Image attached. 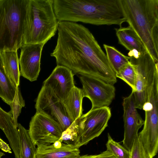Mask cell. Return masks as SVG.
<instances>
[{"mask_svg": "<svg viewBox=\"0 0 158 158\" xmlns=\"http://www.w3.org/2000/svg\"><path fill=\"white\" fill-rule=\"evenodd\" d=\"M118 78L129 85L134 91L135 90L136 73L135 65L130 62L115 74Z\"/></svg>", "mask_w": 158, "mask_h": 158, "instance_id": "603a6c76", "label": "cell"}, {"mask_svg": "<svg viewBox=\"0 0 158 158\" xmlns=\"http://www.w3.org/2000/svg\"><path fill=\"white\" fill-rule=\"evenodd\" d=\"M9 105L11 108L9 112L12 116L13 123L15 127L17 128L18 126V118L21 113L22 108L25 106V102L19 89V86L16 87L13 101Z\"/></svg>", "mask_w": 158, "mask_h": 158, "instance_id": "cb8c5ba5", "label": "cell"}, {"mask_svg": "<svg viewBox=\"0 0 158 158\" xmlns=\"http://www.w3.org/2000/svg\"><path fill=\"white\" fill-rule=\"evenodd\" d=\"M78 158H115L109 151L106 150L100 154L95 155H85L80 156Z\"/></svg>", "mask_w": 158, "mask_h": 158, "instance_id": "83f0119b", "label": "cell"}, {"mask_svg": "<svg viewBox=\"0 0 158 158\" xmlns=\"http://www.w3.org/2000/svg\"><path fill=\"white\" fill-rule=\"evenodd\" d=\"M74 75L68 68L57 65L44 81L43 85L50 87L58 97L63 101L75 86Z\"/></svg>", "mask_w": 158, "mask_h": 158, "instance_id": "5bb4252c", "label": "cell"}, {"mask_svg": "<svg viewBox=\"0 0 158 158\" xmlns=\"http://www.w3.org/2000/svg\"><path fill=\"white\" fill-rule=\"evenodd\" d=\"M16 87L6 75L0 60V97L8 105L14 100Z\"/></svg>", "mask_w": 158, "mask_h": 158, "instance_id": "7402d4cb", "label": "cell"}, {"mask_svg": "<svg viewBox=\"0 0 158 158\" xmlns=\"http://www.w3.org/2000/svg\"><path fill=\"white\" fill-rule=\"evenodd\" d=\"M18 128L20 158H36V148L30 138L28 130L20 123Z\"/></svg>", "mask_w": 158, "mask_h": 158, "instance_id": "ffe728a7", "label": "cell"}, {"mask_svg": "<svg viewBox=\"0 0 158 158\" xmlns=\"http://www.w3.org/2000/svg\"><path fill=\"white\" fill-rule=\"evenodd\" d=\"M80 156L79 148L59 141L50 145H38L36 148V158H78Z\"/></svg>", "mask_w": 158, "mask_h": 158, "instance_id": "9a60e30c", "label": "cell"}, {"mask_svg": "<svg viewBox=\"0 0 158 158\" xmlns=\"http://www.w3.org/2000/svg\"><path fill=\"white\" fill-rule=\"evenodd\" d=\"M115 30L118 43L127 50H135L141 53L148 51L138 36L130 26H121Z\"/></svg>", "mask_w": 158, "mask_h": 158, "instance_id": "ac0fdd59", "label": "cell"}, {"mask_svg": "<svg viewBox=\"0 0 158 158\" xmlns=\"http://www.w3.org/2000/svg\"><path fill=\"white\" fill-rule=\"evenodd\" d=\"M0 129L7 138L15 158H20L18 129L14 125L11 114L5 111L0 106Z\"/></svg>", "mask_w": 158, "mask_h": 158, "instance_id": "e0dca14e", "label": "cell"}, {"mask_svg": "<svg viewBox=\"0 0 158 158\" xmlns=\"http://www.w3.org/2000/svg\"><path fill=\"white\" fill-rule=\"evenodd\" d=\"M63 131L57 123L44 114L36 112L30 122L28 132L33 143L50 145L58 141Z\"/></svg>", "mask_w": 158, "mask_h": 158, "instance_id": "8fae6325", "label": "cell"}, {"mask_svg": "<svg viewBox=\"0 0 158 158\" xmlns=\"http://www.w3.org/2000/svg\"><path fill=\"white\" fill-rule=\"evenodd\" d=\"M111 116L110 108L106 106L90 109L82 114L78 119V132L74 146L79 148L99 136L108 126Z\"/></svg>", "mask_w": 158, "mask_h": 158, "instance_id": "ba28073f", "label": "cell"}, {"mask_svg": "<svg viewBox=\"0 0 158 158\" xmlns=\"http://www.w3.org/2000/svg\"><path fill=\"white\" fill-rule=\"evenodd\" d=\"M84 97L82 89L75 86L71 89L63 102L73 121L82 115V101Z\"/></svg>", "mask_w": 158, "mask_h": 158, "instance_id": "d6986e66", "label": "cell"}, {"mask_svg": "<svg viewBox=\"0 0 158 158\" xmlns=\"http://www.w3.org/2000/svg\"><path fill=\"white\" fill-rule=\"evenodd\" d=\"M58 24L53 0H28L23 21V45L45 44L55 35Z\"/></svg>", "mask_w": 158, "mask_h": 158, "instance_id": "277c9868", "label": "cell"}, {"mask_svg": "<svg viewBox=\"0 0 158 158\" xmlns=\"http://www.w3.org/2000/svg\"><path fill=\"white\" fill-rule=\"evenodd\" d=\"M129 57L130 62L135 65L136 73L135 90L132 91L134 94L135 106L137 109H142L147 100L149 86L158 71V62L148 51L140 53L137 58Z\"/></svg>", "mask_w": 158, "mask_h": 158, "instance_id": "52a82bcc", "label": "cell"}, {"mask_svg": "<svg viewBox=\"0 0 158 158\" xmlns=\"http://www.w3.org/2000/svg\"><path fill=\"white\" fill-rule=\"evenodd\" d=\"M44 44L23 45L19 59L20 76L31 81H36L40 70V60Z\"/></svg>", "mask_w": 158, "mask_h": 158, "instance_id": "4fadbf2b", "label": "cell"}, {"mask_svg": "<svg viewBox=\"0 0 158 158\" xmlns=\"http://www.w3.org/2000/svg\"><path fill=\"white\" fill-rule=\"evenodd\" d=\"M53 7L58 22L120 27L126 22L120 0H54Z\"/></svg>", "mask_w": 158, "mask_h": 158, "instance_id": "7a4b0ae2", "label": "cell"}, {"mask_svg": "<svg viewBox=\"0 0 158 158\" xmlns=\"http://www.w3.org/2000/svg\"><path fill=\"white\" fill-rule=\"evenodd\" d=\"M0 146L1 149L3 151L8 152L9 153H11V149L9 145L5 142L0 137Z\"/></svg>", "mask_w": 158, "mask_h": 158, "instance_id": "f1b7e54d", "label": "cell"}, {"mask_svg": "<svg viewBox=\"0 0 158 158\" xmlns=\"http://www.w3.org/2000/svg\"><path fill=\"white\" fill-rule=\"evenodd\" d=\"M56 45L50 54L57 65L75 74L91 76L106 83L117 82L106 55L88 28L77 23L58 22Z\"/></svg>", "mask_w": 158, "mask_h": 158, "instance_id": "6da1fadb", "label": "cell"}, {"mask_svg": "<svg viewBox=\"0 0 158 158\" xmlns=\"http://www.w3.org/2000/svg\"><path fill=\"white\" fill-rule=\"evenodd\" d=\"M36 112L41 113L58 124L63 131L73 122L63 101L49 87L43 85L36 101Z\"/></svg>", "mask_w": 158, "mask_h": 158, "instance_id": "9c48e42d", "label": "cell"}, {"mask_svg": "<svg viewBox=\"0 0 158 158\" xmlns=\"http://www.w3.org/2000/svg\"><path fill=\"white\" fill-rule=\"evenodd\" d=\"M28 0H0V52L23 45V25Z\"/></svg>", "mask_w": 158, "mask_h": 158, "instance_id": "5b68a950", "label": "cell"}, {"mask_svg": "<svg viewBox=\"0 0 158 158\" xmlns=\"http://www.w3.org/2000/svg\"><path fill=\"white\" fill-rule=\"evenodd\" d=\"M108 140L106 144L107 150L115 158H130V152L112 138L110 134L107 135Z\"/></svg>", "mask_w": 158, "mask_h": 158, "instance_id": "d4e9b609", "label": "cell"}, {"mask_svg": "<svg viewBox=\"0 0 158 158\" xmlns=\"http://www.w3.org/2000/svg\"><path fill=\"white\" fill-rule=\"evenodd\" d=\"M126 22L158 62V0H120Z\"/></svg>", "mask_w": 158, "mask_h": 158, "instance_id": "3957f363", "label": "cell"}, {"mask_svg": "<svg viewBox=\"0 0 158 158\" xmlns=\"http://www.w3.org/2000/svg\"><path fill=\"white\" fill-rule=\"evenodd\" d=\"M130 158H152L143 147L138 136L130 152Z\"/></svg>", "mask_w": 158, "mask_h": 158, "instance_id": "4316f807", "label": "cell"}, {"mask_svg": "<svg viewBox=\"0 0 158 158\" xmlns=\"http://www.w3.org/2000/svg\"><path fill=\"white\" fill-rule=\"evenodd\" d=\"M158 72L149 86L147 99L142 109L145 112L143 127L138 134L141 143L150 156L158 150Z\"/></svg>", "mask_w": 158, "mask_h": 158, "instance_id": "8992f818", "label": "cell"}, {"mask_svg": "<svg viewBox=\"0 0 158 158\" xmlns=\"http://www.w3.org/2000/svg\"><path fill=\"white\" fill-rule=\"evenodd\" d=\"M79 78L84 97L88 98L91 102V109L110 105L115 95L114 85L90 75L79 74Z\"/></svg>", "mask_w": 158, "mask_h": 158, "instance_id": "30bf717a", "label": "cell"}, {"mask_svg": "<svg viewBox=\"0 0 158 158\" xmlns=\"http://www.w3.org/2000/svg\"><path fill=\"white\" fill-rule=\"evenodd\" d=\"M122 105L124 128L123 145L130 152L135 140L138 136V131L143 125L144 120L135 107L132 91L129 96L123 98Z\"/></svg>", "mask_w": 158, "mask_h": 158, "instance_id": "7c38bea8", "label": "cell"}, {"mask_svg": "<svg viewBox=\"0 0 158 158\" xmlns=\"http://www.w3.org/2000/svg\"><path fill=\"white\" fill-rule=\"evenodd\" d=\"M0 149H1V148H0Z\"/></svg>", "mask_w": 158, "mask_h": 158, "instance_id": "4dcf8cb0", "label": "cell"}, {"mask_svg": "<svg viewBox=\"0 0 158 158\" xmlns=\"http://www.w3.org/2000/svg\"><path fill=\"white\" fill-rule=\"evenodd\" d=\"M0 60L5 72L11 83L16 87L19 86L20 74L17 51L0 52Z\"/></svg>", "mask_w": 158, "mask_h": 158, "instance_id": "2e32d148", "label": "cell"}, {"mask_svg": "<svg viewBox=\"0 0 158 158\" xmlns=\"http://www.w3.org/2000/svg\"><path fill=\"white\" fill-rule=\"evenodd\" d=\"M78 119L73 121L63 132L61 137L58 141L66 144L74 145L78 132Z\"/></svg>", "mask_w": 158, "mask_h": 158, "instance_id": "484cf974", "label": "cell"}, {"mask_svg": "<svg viewBox=\"0 0 158 158\" xmlns=\"http://www.w3.org/2000/svg\"><path fill=\"white\" fill-rule=\"evenodd\" d=\"M5 155V154L3 152L0 151V158H1L2 156H4Z\"/></svg>", "mask_w": 158, "mask_h": 158, "instance_id": "f546056e", "label": "cell"}, {"mask_svg": "<svg viewBox=\"0 0 158 158\" xmlns=\"http://www.w3.org/2000/svg\"><path fill=\"white\" fill-rule=\"evenodd\" d=\"M109 62L116 74L130 63V57L125 56L114 47L104 44Z\"/></svg>", "mask_w": 158, "mask_h": 158, "instance_id": "44dd1931", "label": "cell"}]
</instances>
